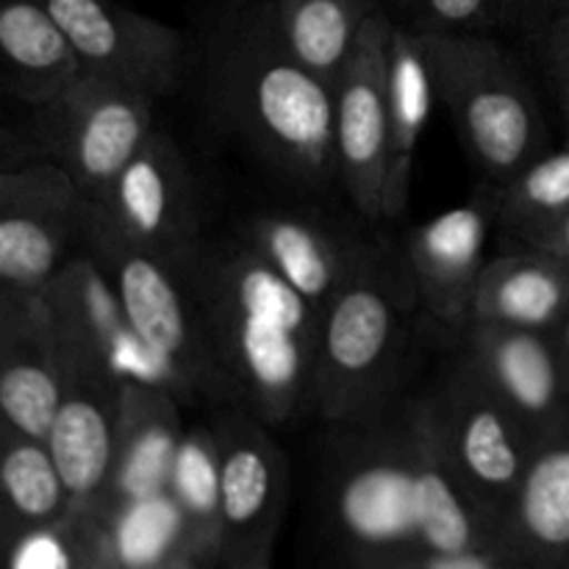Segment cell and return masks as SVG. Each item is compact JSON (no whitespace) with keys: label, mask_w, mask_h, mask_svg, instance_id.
Listing matches in <instances>:
<instances>
[{"label":"cell","mask_w":569,"mask_h":569,"mask_svg":"<svg viewBox=\"0 0 569 569\" xmlns=\"http://www.w3.org/2000/svg\"><path fill=\"white\" fill-rule=\"evenodd\" d=\"M187 281L239 406L267 426L311 409L322 311L242 237L206 239Z\"/></svg>","instance_id":"obj_1"},{"label":"cell","mask_w":569,"mask_h":569,"mask_svg":"<svg viewBox=\"0 0 569 569\" xmlns=\"http://www.w3.org/2000/svg\"><path fill=\"white\" fill-rule=\"evenodd\" d=\"M211 89L220 114L287 181L303 189L339 183L333 83L289 53L270 0H244L222 28Z\"/></svg>","instance_id":"obj_2"},{"label":"cell","mask_w":569,"mask_h":569,"mask_svg":"<svg viewBox=\"0 0 569 569\" xmlns=\"http://www.w3.org/2000/svg\"><path fill=\"white\" fill-rule=\"evenodd\" d=\"M417 303L406 253L376 237L359 270L322 311L315 409L331 426L381 420L403 367Z\"/></svg>","instance_id":"obj_3"},{"label":"cell","mask_w":569,"mask_h":569,"mask_svg":"<svg viewBox=\"0 0 569 569\" xmlns=\"http://www.w3.org/2000/svg\"><path fill=\"white\" fill-rule=\"evenodd\" d=\"M415 37L431 72L433 94L448 106L483 183L506 187L548 153L542 109L498 39L437 31H415Z\"/></svg>","instance_id":"obj_4"},{"label":"cell","mask_w":569,"mask_h":569,"mask_svg":"<svg viewBox=\"0 0 569 569\" xmlns=\"http://www.w3.org/2000/svg\"><path fill=\"white\" fill-rule=\"evenodd\" d=\"M81 250L106 272L142 342L176 378L183 403L206 398L239 406L211 348L189 281L176 267L131 242L89 200Z\"/></svg>","instance_id":"obj_5"},{"label":"cell","mask_w":569,"mask_h":569,"mask_svg":"<svg viewBox=\"0 0 569 569\" xmlns=\"http://www.w3.org/2000/svg\"><path fill=\"white\" fill-rule=\"evenodd\" d=\"M381 420L348 428L331 470L333 522L353 569H400L422 553L415 411Z\"/></svg>","instance_id":"obj_6"},{"label":"cell","mask_w":569,"mask_h":569,"mask_svg":"<svg viewBox=\"0 0 569 569\" xmlns=\"http://www.w3.org/2000/svg\"><path fill=\"white\" fill-rule=\"evenodd\" d=\"M156 98L83 76L50 103L6 131V167L56 164L87 200H98L153 133Z\"/></svg>","instance_id":"obj_7"},{"label":"cell","mask_w":569,"mask_h":569,"mask_svg":"<svg viewBox=\"0 0 569 569\" xmlns=\"http://www.w3.org/2000/svg\"><path fill=\"white\" fill-rule=\"evenodd\" d=\"M420 406L445 461L487 517L498 545V528L520 489L537 439L465 356Z\"/></svg>","instance_id":"obj_8"},{"label":"cell","mask_w":569,"mask_h":569,"mask_svg":"<svg viewBox=\"0 0 569 569\" xmlns=\"http://www.w3.org/2000/svg\"><path fill=\"white\" fill-rule=\"evenodd\" d=\"M87 198L56 164L3 167L0 172V281L39 292L81 250Z\"/></svg>","instance_id":"obj_9"},{"label":"cell","mask_w":569,"mask_h":569,"mask_svg":"<svg viewBox=\"0 0 569 569\" xmlns=\"http://www.w3.org/2000/svg\"><path fill=\"white\" fill-rule=\"evenodd\" d=\"M98 206L131 242L164 259L183 278L203 248V220L192 167L167 131L153 128Z\"/></svg>","instance_id":"obj_10"},{"label":"cell","mask_w":569,"mask_h":569,"mask_svg":"<svg viewBox=\"0 0 569 569\" xmlns=\"http://www.w3.org/2000/svg\"><path fill=\"white\" fill-rule=\"evenodd\" d=\"M59 20L83 76L161 100L187 72V39L178 28L117 0H42Z\"/></svg>","instance_id":"obj_11"},{"label":"cell","mask_w":569,"mask_h":569,"mask_svg":"<svg viewBox=\"0 0 569 569\" xmlns=\"http://www.w3.org/2000/svg\"><path fill=\"white\" fill-rule=\"evenodd\" d=\"M395 20L376 11L333 83L337 176L367 222L383 220L389 148V42Z\"/></svg>","instance_id":"obj_12"},{"label":"cell","mask_w":569,"mask_h":569,"mask_svg":"<svg viewBox=\"0 0 569 569\" xmlns=\"http://www.w3.org/2000/svg\"><path fill=\"white\" fill-rule=\"evenodd\" d=\"M42 298L61 350L103 367L120 381L164 387L181 400L176 378L142 342L120 295L92 256L78 250L48 283Z\"/></svg>","instance_id":"obj_13"},{"label":"cell","mask_w":569,"mask_h":569,"mask_svg":"<svg viewBox=\"0 0 569 569\" xmlns=\"http://www.w3.org/2000/svg\"><path fill=\"white\" fill-rule=\"evenodd\" d=\"M220 459V561L276 545L289 500V461L267 422L228 406L211 422Z\"/></svg>","instance_id":"obj_14"},{"label":"cell","mask_w":569,"mask_h":569,"mask_svg":"<svg viewBox=\"0 0 569 569\" xmlns=\"http://www.w3.org/2000/svg\"><path fill=\"white\" fill-rule=\"evenodd\" d=\"M498 187L483 183L467 203L411 228L403 253L415 281L417 306L437 326L465 333L472 320L478 283L487 270V242L498 226Z\"/></svg>","instance_id":"obj_15"},{"label":"cell","mask_w":569,"mask_h":569,"mask_svg":"<svg viewBox=\"0 0 569 569\" xmlns=\"http://www.w3.org/2000/svg\"><path fill=\"white\" fill-rule=\"evenodd\" d=\"M59 361L61 400L48 433V448L76 509L98 511L111 478L126 381L61 348Z\"/></svg>","instance_id":"obj_16"},{"label":"cell","mask_w":569,"mask_h":569,"mask_svg":"<svg viewBox=\"0 0 569 569\" xmlns=\"http://www.w3.org/2000/svg\"><path fill=\"white\" fill-rule=\"evenodd\" d=\"M461 337L465 359L537 442L567 420L569 381L553 333L472 322Z\"/></svg>","instance_id":"obj_17"},{"label":"cell","mask_w":569,"mask_h":569,"mask_svg":"<svg viewBox=\"0 0 569 569\" xmlns=\"http://www.w3.org/2000/svg\"><path fill=\"white\" fill-rule=\"evenodd\" d=\"M239 237L320 311L328 309L370 253L376 237L331 222L320 211L267 209L242 222Z\"/></svg>","instance_id":"obj_18"},{"label":"cell","mask_w":569,"mask_h":569,"mask_svg":"<svg viewBox=\"0 0 569 569\" xmlns=\"http://www.w3.org/2000/svg\"><path fill=\"white\" fill-rule=\"evenodd\" d=\"M61 400L53 317L39 292H0V415L6 426L48 442Z\"/></svg>","instance_id":"obj_19"},{"label":"cell","mask_w":569,"mask_h":569,"mask_svg":"<svg viewBox=\"0 0 569 569\" xmlns=\"http://www.w3.org/2000/svg\"><path fill=\"white\" fill-rule=\"evenodd\" d=\"M181 400L164 387L128 381L122 389L111 478L94 515L109 520L122 506L167 492L183 442Z\"/></svg>","instance_id":"obj_20"},{"label":"cell","mask_w":569,"mask_h":569,"mask_svg":"<svg viewBox=\"0 0 569 569\" xmlns=\"http://www.w3.org/2000/svg\"><path fill=\"white\" fill-rule=\"evenodd\" d=\"M498 550L528 569L569 567V417L533 448L498 528Z\"/></svg>","instance_id":"obj_21"},{"label":"cell","mask_w":569,"mask_h":569,"mask_svg":"<svg viewBox=\"0 0 569 569\" xmlns=\"http://www.w3.org/2000/svg\"><path fill=\"white\" fill-rule=\"evenodd\" d=\"M569 311V270L556 256L522 248L489 259L478 283L472 322L553 333Z\"/></svg>","instance_id":"obj_22"},{"label":"cell","mask_w":569,"mask_h":569,"mask_svg":"<svg viewBox=\"0 0 569 569\" xmlns=\"http://www.w3.org/2000/svg\"><path fill=\"white\" fill-rule=\"evenodd\" d=\"M0 53L9 92L37 109L64 94L83 78V67L42 0H3L0 6Z\"/></svg>","instance_id":"obj_23"},{"label":"cell","mask_w":569,"mask_h":569,"mask_svg":"<svg viewBox=\"0 0 569 569\" xmlns=\"http://www.w3.org/2000/svg\"><path fill=\"white\" fill-rule=\"evenodd\" d=\"M433 83L415 31L395 22L389 42V148L387 183H383V220H400L409 209L415 156L428 117Z\"/></svg>","instance_id":"obj_24"},{"label":"cell","mask_w":569,"mask_h":569,"mask_svg":"<svg viewBox=\"0 0 569 569\" xmlns=\"http://www.w3.org/2000/svg\"><path fill=\"white\" fill-rule=\"evenodd\" d=\"M111 561L122 569H220V553L189 528L170 492L122 506L109 517Z\"/></svg>","instance_id":"obj_25"},{"label":"cell","mask_w":569,"mask_h":569,"mask_svg":"<svg viewBox=\"0 0 569 569\" xmlns=\"http://www.w3.org/2000/svg\"><path fill=\"white\" fill-rule=\"evenodd\" d=\"M0 500L6 545L33 528L64 520L76 509L48 442L6 422L0 428Z\"/></svg>","instance_id":"obj_26"},{"label":"cell","mask_w":569,"mask_h":569,"mask_svg":"<svg viewBox=\"0 0 569 569\" xmlns=\"http://www.w3.org/2000/svg\"><path fill=\"white\" fill-rule=\"evenodd\" d=\"M270 9L289 53L337 83L367 20L383 6L381 0H270Z\"/></svg>","instance_id":"obj_27"},{"label":"cell","mask_w":569,"mask_h":569,"mask_svg":"<svg viewBox=\"0 0 569 569\" xmlns=\"http://www.w3.org/2000/svg\"><path fill=\"white\" fill-rule=\"evenodd\" d=\"M498 194V226L517 244L533 248L569 211V144L533 159Z\"/></svg>","instance_id":"obj_28"},{"label":"cell","mask_w":569,"mask_h":569,"mask_svg":"<svg viewBox=\"0 0 569 569\" xmlns=\"http://www.w3.org/2000/svg\"><path fill=\"white\" fill-rule=\"evenodd\" d=\"M109 559L106 522L87 509H72L64 520L6 545V569H100Z\"/></svg>","instance_id":"obj_29"},{"label":"cell","mask_w":569,"mask_h":569,"mask_svg":"<svg viewBox=\"0 0 569 569\" xmlns=\"http://www.w3.org/2000/svg\"><path fill=\"white\" fill-rule=\"evenodd\" d=\"M167 492L194 537L220 553V459L211 426L187 428Z\"/></svg>","instance_id":"obj_30"},{"label":"cell","mask_w":569,"mask_h":569,"mask_svg":"<svg viewBox=\"0 0 569 569\" xmlns=\"http://www.w3.org/2000/svg\"><path fill=\"white\" fill-rule=\"evenodd\" d=\"M406 26L437 33H489L500 22L498 0H398Z\"/></svg>","instance_id":"obj_31"},{"label":"cell","mask_w":569,"mask_h":569,"mask_svg":"<svg viewBox=\"0 0 569 569\" xmlns=\"http://www.w3.org/2000/svg\"><path fill=\"white\" fill-rule=\"evenodd\" d=\"M400 569H528L498 548H472L459 553H417Z\"/></svg>","instance_id":"obj_32"},{"label":"cell","mask_w":569,"mask_h":569,"mask_svg":"<svg viewBox=\"0 0 569 569\" xmlns=\"http://www.w3.org/2000/svg\"><path fill=\"white\" fill-rule=\"evenodd\" d=\"M537 39L542 44L545 67H548L550 81H553L561 100H565L569 94V9L561 11Z\"/></svg>","instance_id":"obj_33"},{"label":"cell","mask_w":569,"mask_h":569,"mask_svg":"<svg viewBox=\"0 0 569 569\" xmlns=\"http://www.w3.org/2000/svg\"><path fill=\"white\" fill-rule=\"evenodd\" d=\"M565 9H569V0H522L517 26H522L528 33L539 37Z\"/></svg>","instance_id":"obj_34"},{"label":"cell","mask_w":569,"mask_h":569,"mask_svg":"<svg viewBox=\"0 0 569 569\" xmlns=\"http://www.w3.org/2000/svg\"><path fill=\"white\" fill-rule=\"evenodd\" d=\"M533 248L548 250L550 256H556V259H559L569 270V211L559 222H556L553 228H550L548 233H545L542 239H539L537 244H533Z\"/></svg>","instance_id":"obj_35"},{"label":"cell","mask_w":569,"mask_h":569,"mask_svg":"<svg viewBox=\"0 0 569 569\" xmlns=\"http://www.w3.org/2000/svg\"><path fill=\"white\" fill-rule=\"evenodd\" d=\"M272 548H276V545H264V548H256L248 550V553L222 559L220 569H272Z\"/></svg>","instance_id":"obj_36"},{"label":"cell","mask_w":569,"mask_h":569,"mask_svg":"<svg viewBox=\"0 0 569 569\" xmlns=\"http://www.w3.org/2000/svg\"><path fill=\"white\" fill-rule=\"evenodd\" d=\"M553 342H556V348H559L561 365H565L567 381H569V311L565 315V320L559 322V328L553 331Z\"/></svg>","instance_id":"obj_37"},{"label":"cell","mask_w":569,"mask_h":569,"mask_svg":"<svg viewBox=\"0 0 569 569\" xmlns=\"http://www.w3.org/2000/svg\"><path fill=\"white\" fill-rule=\"evenodd\" d=\"M498 3H500V22H503V26H517L522 0H498Z\"/></svg>","instance_id":"obj_38"},{"label":"cell","mask_w":569,"mask_h":569,"mask_svg":"<svg viewBox=\"0 0 569 569\" xmlns=\"http://www.w3.org/2000/svg\"><path fill=\"white\" fill-rule=\"evenodd\" d=\"M561 103H565V117H567V144H569V94L565 100H561Z\"/></svg>","instance_id":"obj_39"},{"label":"cell","mask_w":569,"mask_h":569,"mask_svg":"<svg viewBox=\"0 0 569 569\" xmlns=\"http://www.w3.org/2000/svg\"><path fill=\"white\" fill-rule=\"evenodd\" d=\"M100 569H122V567H117V565H114V561H111V559H109V561H106V565H103V567H100Z\"/></svg>","instance_id":"obj_40"},{"label":"cell","mask_w":569,"mask_h":569,"mask_svg":"<svg viewBox=\"0 0 569 569\" xmlns=\"http://www.w3.org/2000/svg\"><path fill=\"white\" fill-rule=\"evenodd\" d=\"M567 569H569V567H567Z\"/></svg>","instance_id":"obj_41"}]
</instances>
